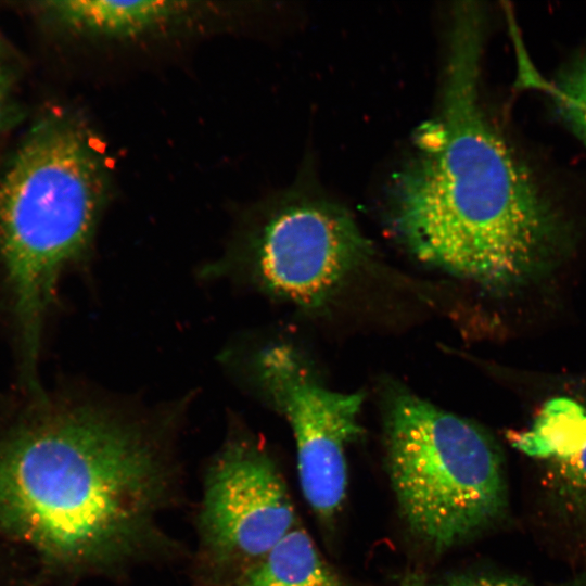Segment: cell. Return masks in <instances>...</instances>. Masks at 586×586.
<instances>
[{
  "mask_svg": "<svg viewBox=\"0 0 586 586\" xmlns=\"http://www.w3.org/2000/svg\"><path fill=\"white\" fill-rule=\"evenodd\" d=\"M482 17L455 9L440 116L395 186V228L419 260L506 286L537 264L551 233L538 191L482 110Z\"/></svg>",
  "mask_w": 586,
  "mask_h": 586,
  "instance_id": "obj_1",
  "label": "cell"
},
{
  "mask_svg": "<svg viewBox=\"0 0 586 586\" xmlns=\"http://www.w3.org/2000/svg\"><path fill=\"white\" fill-rule=\"evenodd\" d=\"M163 486L151 442L99 409L55 412L0 443V527L53 560L124 550Z\"/></svg>",
  "mask_w": 586,
  "mask_h": 586,
  "instance_id": "obj_2",
  "label": "cell"
},
{
  "mask_svg": "<svg viewBox=\"0 0 586 586\" xmlns=\"http://www.w3.org/2000/svg\"><path fill=\"white\" fill-rule=\"evenodd\" d=\"M106 174L84 129L56 119L30 135L0 180V256L29 353L61 271L93 233Z\"/></svg>",
  "mask_w": 586,
  "mask_h": 586,
  "instance_id": "obj_3",
  "label": "cell"
},
{
  "mask_svg": "<svg viewBox=\"0 0 586 586\" xmlns=\"http://www.w3.org/2000/svg\"><path fill=\"white\" fill-rule=\"evenodd\" d=\"M385 447L399 512L431 549L457 546L502 511L498 453L469 420L397 390L386 403Z\"/></svg>",
  "mask_w": 586,
  "mask_h": 586,
  "instance_id": "obj_4",
  "label": "cell"
},
{
  "mask_svg": "<svg viewBox=\"0 0 586 586\" xmlns=\"http://www.w3.org/2000/svg\"><path fill=\"white\" fill-rule=\"evenodd\" d=\"M255 373L292 429L304 497L318 515L332 518L346 496V450L361 434L364 395L327 388L285 345L265 348Z\"/></svg>",
  "mask_w": 586,
  "mask_h": 586,
  "instance_id": "obj_5",
  "label": "cell"
},
{
  "mask_svg": "<svg viewBox=\"0 0 586 586\" xmlns=\"http://www.w3.org/2000/svg\"><path fill=\"white\" fill-rule=\"evenodd\" d=\"M354 219L324 201H298L277 211L254 247V268L273 294L318 306L369 254Z\"/></svg>",
  "mask_w": 586,
  "mask_h": 586,
  "instance_id": "obj_6",
  "label": "cell"
},
{
  "mask_svg": "<svg viewBox=\"0 0 586 586\" xmlns=\"http://www.w3.org/2000/svg\"><path fill=\"white\" fill-rule=\"evenodd\" d=\"M204 535L226 560H259L293 528L294 510L270 459L247 442L231 443L207 477Z\"/></svg>",
  "mask_w": 586,
  "mask_h": 586,
  "instance_id": "obj_7",
  "label": "cell"
},
{
  "mask_svg": "<svg viewBox=\"0 0 586 586\" xmlns=\"http://www.w3.org/2000/svg\"><path fill=\"white\" fill-rule=\"evenodd\" d=\"M515 442L546 461L548 487L560 501L586 514V408L569 398L551 399Z\"/></svg>",
  "mask_w": 586,
  "mask_h": 586,
  "instance_id": "obj_8",
  "label": "cell"
},
{
  "mask_svg": "<svg viewBox=\"0 0 586 586\" xmlns=\"http://www.w3.org/2000/svg\"><path fill=\"white\" fill-rule=\"evenodd\" d=\"M50 11L68 28L103 39H135L188 25L207 9L193 1H55Z\"/></svg>",
  "mask_w": 586,
  "mask_h": 586,
  "instance_id": "obj_9",
  "label": "cell"
},
{
  "mask_svg": "<svg viewBox=\"0 0 586 586\" xmlns=\"http://www.w3.org/2000/svg\"><path fill=\"white\" fill-rule=\"evenodd\" d=\"M242 586H343L310 536L293 528L258 560Z\"/></svg>",
  "mask_w": 586,
  "mask_h": 586,
  "instance_id": "obj_10",
  "label": "cell"
},
{
  "mask_svg": "<svg viewBox=\"0 0 586 586\" xmlns=\"http://www.w3.org/2000/svg\"><path fill=\"white\" fill-rule=\"evenodd\" d=\"M552 94L563 118L586 143V58L561 75Z\"/></svg>",
  "mask_w": 586,
  "mask_h": 586,
  "instance_id": "obj_11",
  "label": "cell"
},
{
  "mask_svg": "<svg viewBox=\"0 0 586 586\" xmlns=\"http://www.w3.org/2000/svg\"><path fill=\"white\" fill-rule=\"evenodd\" d=\"M435 586H526L515 577L477 573H458L444 577Z\"/></svg>",
  "mask_w": 586,
  "mask_h": 586,
  "instance_id": "obj_12",
  "label": "cell"
},
{
  "mask_svg": "<svg viewBox=\"0 0 586 586\" xmlns=\"http://www.w3.org/2000/svg\"><path fill=\"white\" fill-rule=\"evenodd\" d=\"M397 586H428L425 575L421 572L407 573Z\"/></svg>",
  "mask_w": 586,
  "mask_h": 586,
  "instance_id": "obj_13",
  "label": "cell"
},
{
  "mask_svg": "<svg viewBox=\"0 0 586 586\" xmlns=\"http://www.w3.org/2000/svg\"><path fill=\"white\" fill-rule=\"evenodd\" d=\"M1 98H2V81L0 78V105H1Z\"/></svg>",
  "mask_w": 586,
  "mask_h": 586,
  "instance_id": "obj_14",
  "label": "cell"
},
{
  "mask_svg": "<svg viewBox=\"0 0 586 586\" xmlns=\"http://www.w3.org/2000/svg\"><path fill=\"white\" fill-rule=\"evenodd\" d=\"M575 586H586V584H582V585H575Z\"/></svg>",
  "mask_w": 586,
  "mask_h": 586,
  "instance_id": "obj_15",
  "label": "cell"
}]
</instances>
